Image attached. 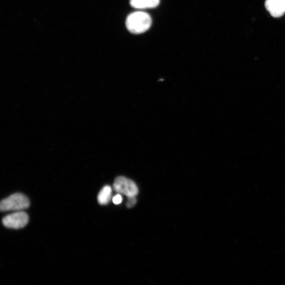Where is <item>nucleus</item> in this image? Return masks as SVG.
Returning <instances> with one entry per match:
<instances>
[{"instance_id":"obj_1","label":"nucleus","mask_w":285,"mask_h":285,"mask_svg":"<svg viewBox=\"0 0 285 285\" xmlns=\"http://www.w3.org/2000/svg\"><path fill=\"white\" fill-rule=\"evenodd\" d=\"M151 17L148 13L143 11L131 13L126 21L128 31L134 34H141L146 32L151 27Z\"/></svg>"},{"instance_id":"obj_2","label":"nucleus","mask_w":285,"mask_h":285,"mask_svg":"<svg viewBox=\"0 0 285 285\" xmlns=\"http://www.w3.org/2000/svg\"><path fill=\"white\" fill-rule=\"evenodd\" d=\"M29 205V200L24 195L16 193L3 200L0 204V209L3 212L20 211L27 209Z\"/></svg>"},{"instance_id":"obj_3","label":"nucleus","mask_w":285,"mask_h":285,"mask_svg":"<svg viewBox=\"0 0 285 285\" xmlns=\"http://www.w3.org/2000/svg\"><path fill=\"white\" fill-rule=\"evenodd\" d=\"M114 189L118 193L123 194L127 197H136L139 193L138 187L131 179L124 176L116 178Z\"/></svg>"},{"instance_id":"obj_4","label":"nucleus","mask_w":285,"mask_h":285,"mask_svg":"<svg viewBox=\"0 0 285 285\" xmlns=\"http://www.w3.org/2000/svg\"><path fill=\"white\" fill-rule=\"evenodd\" d=\"M28 221V215L23 212H18L9 215L4 218L3 220L4 226L15 229L24 227Z\"/></svg>"},{"instance_id":"obj_5","label":"nucleus","mask_w":285,"mask_h":285,"mask_svg":"<svg viewBox=\"0 0 285 285\" xmlns=\"http://www.w3.org/2000/svg\"><path fill=\"white\" fill-rule=\"evenodd\" d=\"M265 6L274 17H280L285 13V0H266Z\"/></svg>"},{"instance_id":"obj_6","label":"nucleus","mask_w":285,"mask_h":285,"mask_svg":"<svg viewBox=\"0 0 285 285\" xmlns=\"http://www.w3.org/2000/svg\"><path fill=\"white\" fill-rule=\"evenodd\" d=\"M160 2V0H131L130 4L136 9H146L158 7Z\"/></svg>"},{"instance_id":"obj_7","label":"nucleus","mask_w":285,"mask_h":285,"mask_svg":"<svg viewBox=\"0 0 285 285\" xmlns=\"http://www.w3.org/2000/svg\"><path fill=\"white\" fill-rule=\"evenodd\" d=\"M112 194V189L109 186L104 187L100 191L98 196V201L100 205L108 204L111 199Z\"/></svg>"},{"instance_id":"obj_8","label":"nucleus","mask_w":285,"mask_h":285,"mask_svg":"<svg viewBox=\"0 0 285 285\" xmlns=\"http://www.w3.org/2000/svg\"><path fill=\"white\" fill-rule=\"evenodd\" d=\"M137 200L136 197H128L126 206L128 208H131L136 205Z\"/></svg>"},{"instance_id":"obj_9","label":"nucleus","mask_w":285,"mask_h":285,"mask_svg":"<svg viewBox=\"0 0 285 285\" xmlns=\"http://www.w3.org/2000/svg\"><path fill=\"white\" fill-rule=\"evenodd\" d=\"M122 201V197L121 194H118L116 195L113 198V202L115 204H119Z\"/></svg>"}]
</instances>
